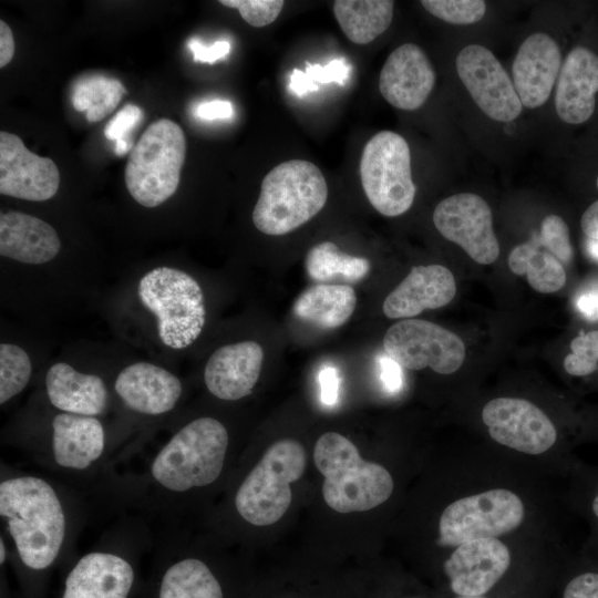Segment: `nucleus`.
<instances>
[{
    "mask_svg": "<svg viewBox=\"0 0 598 598\" xmlns=\"http://www.w3.org/2000/svg\"><path fill=\"white\" fill-rule=\"evenodd\" d=\"M0 514L25 566L40 570L54 561L64 540L65 516L49 483L34 476L3 481Z\"/></svg>",
    "mask_w": 598,
    "mask_h": 598,
    "instance_id": "1",
    "label": "nucleus"
},
{
    "mask_svg": "<svg viewBox=\"0 0 598 598\" xmlns=\"http://www.w3.org/2000/svg\"><path fill=\"white\" fill-rule=\"evenodd\" d=\"M313 460L323 476V499L338 513L372 509L392 494L389 471L364 461L357 446L340 433H323L316 442Z\"/></svg>",
    "mask_w": 598,
    "mask_h": 598,
    "instance_id": "2",
    "label": "nucleus"
},
{
    "mask_svg": "<svg viewBox=\"0 0 598 598\" xmlns=\"http://www.w3.org/2000/svg\"><path fill=\"white\" fill-rule=\"evenodd\" d=\"M327 197V182L316 164L303 159L282 162L261 182L252 210L254 225L266 235L288 234L313 218Z\"/></svg>",
    "mask_w": 598,
    "mask_h": 598,
    "instance_id": "3",
    "label": "nucleus"
},
{
    "mask_svg": "<svg viewBox=\"0 0 598 598\" xmlns=\"http://www.w3.org/2000/svg\"><path fill=\"white\" fill-rule=\"evenodd\" d=\"M137 295L154 315L165 347L183 350L200 336L206 322L205 297L200 285L186 271L156 267L140 279Z\"/></svg>",
    "mask_w": 598,
    "mask_h": 598,
    "instance_id": "4",
    "label": "nucleus"
},
{
    "mask_svg": "<svg viewBox=\"0 0 598 598\" xmlns=\"http://www.w3.org/2000/svg\"><path fill=\"white\" fill-rule=\"evenodd\" d=\"M228 446L226 427L204 416L182 427L152 464L154 480L172 492H186L215 482L221 473Z\"/></svg>",
    "mask_w": 598,
    "mask_h": 598,
    "instance_id": "5",
    "label": "nucleus"
},
{
    "mask_svg": "<svg viewBox=\"0 0 598 598\" xmlns=\"http://www.w3.org/2000/svg\"><path fill=\"white\" fill-rule=\"evenodd\" d=\"M186 154L182 127L168 118L152 123L133 147L125 167V184L142 206L157 207L178 187Z\"/></svg>",
    "mask_w": 598,
    "mask_h": 598,
    "instance_id": "6",
    "label": "nucleus"
},
{
    "mask_svg": "<svg viewBox=\"0 0 598 598\" xmlns=\"http://www.w3.org/2000/svg\"><path fill=\"white\" fill-rule=\"evenodd\" d=\"M306 465V451L300 442L293 439L275 442L236 493L239 515L256 526L278 522L291 503L290 484L302 476Z\"/></svg>",
    "mask_w": 598,
    "mask_h": 598,
    "instance_id": "7",
    "label": "nucleus"
},
{
    "mask_svg": "<svg viewBox=\"0 0 598 598\" xmlns=\"http://www.w3.org/2000/svg\"><path fill=\"white\" fill-rule=\"evenodd\" d=\"M360 177L368 200L380 214L395 217L408 212L416 188L404 137L392 131L373 135L362 151Z\"/></svg>",
    "mask_w": 598,
    "mask_h": 598,
    "instance_id": "8",
    "label": "nucleus"
},
{
    "mask_svg": "<svg viewBox=\"0 0 598 598\" xmlns=\"http://www.w3.org/2000/svg\"><path fill=\"white\" fill-rule=\"evenodd\" d=\"M525 515L519 496L505 488H492L458 498L447 505L439 522L440 546L496 538L516 529Z\"/></svg>",
    "mask_w": 598,
    "mask_h": 598,
    "instance_id": "9",
    "label": "nucleus"
},
{
    "mask_svg": "<svg viewBox=\"0 0 598 598\" xmlns=\"http://www.w3.org/2000/svg\"><path fill=\"white\" fill-rule=\"evenodd\" d=\"M385 353L402 368L426 367L440 374L457 371L465 359L462 339L445 328L421 319H403L391 326L383 338Z\"/></svg>",
    "mask_w": 598,
    "mask_h": 598,
    "instance_id": "10",
    "label": "nucleus"
},
{
    "mask_svg": "<svg viewBox=\"0 0 598 598\" xmlns=\"http://www.w3.org/2000/svg\"><path fill=\"white\" fill-rule=\"evenodd\" d=\"M433 223L447 240L458 245L477 264L489 265L499 255L488 204L473 193H460L441 200Z\"/></svg>",
    "mask_w": 598,
    "mask_h": 598,
    "instance_id": "11",
    "label": "nucleus"
},
{
    "mask_svg": "<svg viewBox=\"0 0 598 598\" xmlns=\"http://www.w3.org/2000/svg\"><path fill=\"white\" fill-rule=\"evenodd\" d=\"M456 71L476 105L492 120L511 122L523 105L513 81L495 55L480 44L463 48L456 58Z\"/></svg>",
    "mask_w": 598,
    "mask_h": 598,
    "instance_id": "12",
    "label": "nucleus"
},
{
    "mask_svg": "<svg viewBox=\"0 0 598 598\" xmlns=\"http://www.w3.org/2000/svg\"><path fill=\"white\" fill-rule=\"evenodd\" d=\"M482 419L495 442L522 453L542 454L557 440L550 419L524 399H493L483 408Z\"/></svg>",
    "mask_w": 598,
    "mask_h": 598,
    "instance_id": "13",
    "label": "nucleus"
},
{
    "mask_svg": "<svg viewBox=\"0 0 598 598\" xmlns=\"http://www.w3.org/2000/svg\"><path fill=\"white\" fill-rule=\"evenodd\" d=\"M60 185L55 163L29 151L16 134L0 132V194L32 202L52 198Z\"/></svg>",
    "mask_w": 598,
    "mask_h": 598,
    "instance_id": "14",
    "label": "nucleus"
},
{
    "mask_svg": "<svg viewBox=\"0 0 598 598\" xmlns=\"http://www.w3.org/2000/svg\"><path fill=\"white\" fill-rule=\"evenodd\" d=\"M511 565L507 546L496 538H482L458 545L443 569L457 596H483L504 576Z\"/></svg>",
    "mask_w": 598,
    "mask_h": 598,
    "instance_id": "15",
    "label": "nucleus"
},
{
    "mask_svg": "<svg viewBox=\"0 0 598 598\" xmlns=\"http://www.w3.org/2000/svg\"><path fill=\"white\" fill-rule=\"evenodd\" d=\"M435 84V72L424 51L404 43L386 58L379 76V90L392 106L413 111L426 101Z\"/></svg>",
    "mask_w": 598,
    "mask_h": 598,
    "instance_id": "16",
    "label": "nucleus"
},
{
    "mask_svg": "<svg viewBox=\"0 0 598 598\" xmlns=\"http://www.w3.org/2000/svg\"><path fill=\"white\" fill-rule=\"evenodd\" d=\"M561 68V53L556 41L544 32H535L520 44L513 62V84L522 105L542 106L549 97Z\"/></svg>",
    "mask_w": 598,
    "mask_h": 598,
    "instance_id": "17",
    "label": "nucleus"
},
{
    "mask_svg": "<svg viewBox=\"0 0 598 598\" xmlns=\"http://www.w3.org/2000/svg\"><path fill=\"white\" fill-rule=\"evenodd\" d=\"M264 361L256 341L225 344L213 352L204 369L207 390L220 400L236 401L251 393Z\"/></svg>",
    "mask_w": 598,
    "mask_h": 598,
    "instance_id": "18",
    "label": "nucleus"
},
{
    "mask_svg": "<svg viewBox=\"0 0 598 598\" xmlns=\"http://www.w3.org/2000/svg\"><path fill=\"white\" fill-rule=\"evenodd\" d=\"M114 389L128 409L147 415L173 410L183 391L174 373L150 362L125 367L117 374Z\"/></svg>",
    "mask_w": 598,
    "mask_h": 598,
    "instance_id": "19",
    "label": "nucleus"
},
{
    "mask_svg": "<svg viewBox=\"0 0 598 598\" xmlns=\"http://www.w3.org/2000/svg\"><path fill=\"white\" fill-rule=\"evenodd\" d=\"M456 282L442 265L415 266L385 298L382 309L390 319H410L423 310L436 309L452 301Z\"/></svg>",
    "mask_w": 598,
    "mask_h": 598,
    "instance_id": "20",
    "label": "nucleus"
},
{
    "mask_svg": "<svg viewBox=\"0 0 598 598\" xmlns=\"http://www.w3.org/2000/svg\"><path fill=\"white\" fill-rule=\"evenodd\" d=\"M598 92V55L584 47L573 49L561 64L555 93L560 120L569 124L586 122L595 111Z\"/></svg>",
    "mask_w": 598,
    "mask_h": 598,
    "instance_id": "21",
    "label": "nucleus"
},
{
    "mask_svg": "<svg viewBox=\"0 0 598 598\" xmlns=\"http://www.w3.org/2000/svg\"><path fill=\"white\" fill-rule=\"evenodd\" d=\"M133 580V568L122 557L91 553L68 575L62 598H127Z\"/></svg>",
    "mask_w": 598,
    "mask_h": 598,
    "instance_id": "22",
    "label": "nucleus"
},
{
    "mask_svg": "<svg viewBox=\"0 0 598 598\" xmlns=\"http://www.w3.org/2000/svg\"><path fill=\"white\" fill-rule=\"evenodd\" d=\"M61 249L55 229L47 221L21 212L0 214V255L28 265L52 260Z\"/></svg>",
    "mask_w": 598,
    "mask_h": 598,
    "instance_id": "23",
    "label": "nucleus"
},
{
    "mask_svg": "<svg viewBox=\"0 0 598 598\" xmlns=\"http://www.w3.org/2000/svg\"><path fill=\"white\" fill-rule=\"evenodd\" d=\"M45 389L51 404L64 413L95 416L107 405L104 381L65 362H56L48 369Z\"/></svg>",
    "mask_w": 598,
    "mask_h": 598,
    "instance_id": "24",
    "label": "nucleus"
},
{
    "mask_svg": "<svg viewBox=\"0 0 598 598\" xmlns=\"http://www.w3.org/2000/svg\"><path fill=\"white\" fill-rule=\"evenodd\" d=\"M52 430L54 460L62 467L84 470L103 453L104 429L95 416L60 413Z\"/></svg>",
    "mask_w": 598,
    "mask_h": 598,
    "instance_id": "25",
    "label": "nucleus"
},
{
    "mask_svg": "<svg viewBox=\"0 0 598 598\" xmlns=\"http://www.w3.org/2000/svg\"><path fill=\"white\" fill-rule=\"evenodd\" d=\"M357 305L354 289L346 283H317L296 299L293 315L320 329H336L352 316Z\"/></svg>",
    "mask_w": 598,
    "mask_h": 598,
    "instance_id": "26",
    "label": "nucleus"
},
{
    "mask_svg": "<svg viewBox=\"0 0 598 598\" xmlns=\"http://www.w3.org/2000/svg\"><path fill=\"white\" fill-rule=\"evenodd\" d=\"M394 2L390 0H337L333 14L346 37L355 44H367L391 24Z\"/></svg>",
    "mask_w": 598,
    "mask_h": 598,
    "instance_id": "27",
    "label": "nucleus"
},
{
    "mask_svg": "<svg viewBox=\"0 0 598 598\" xmlns=\"http://www.w3.org/2000/svg\"><path fill=\"white\" fill-rule=\"evenodd\" d=\"M508 266L515 275H526L530 287L542 293L555 292L566 282L563 264L534 239L512 250Z\"/></svg>",
    "mask_w": 598,
    "mask_h": 598,
    "instance_id": "28",
    "label": "nucleus"
},
{
    "mask_svg": "<svg viewBox=\"0 0 598 598\" xmlns=\"http://www.w3.org/2000/svg\"><path fill=\"white\" fill-rule=\"evenodd\" d=\"M305 268L307 275L320 283L330 281L353 283L368 275L370 261L340 251L331 241H323L307 252Z\"/></svg>",
    "mask_w": 598,
    "mask_h": 598,
    "instance_id": "29",
    "label": "nucleus"
},
{
    "mask_svg": "<svg viewBox=\"0 0 598 598\" xmlns=\"http://www.w3.org/2000/svg\"><path fill=\"white\" fill-rule=\"evenodd\" d=\"M159 598H223V590L206 564L186 558L166 570Z\"/></svg>",
    "mask_w": 598,
    "mask_h": 598,
    "instance_id": "30",
    "label": "nucleus"
},
{
    "mask_svg": "<svg viewBox=\"0 0 598 598\" xmlns=\"http://www.w3.org/2000/svg\"><path fill=\"white\" fill-rule=\"evenodd\" d=\"M125 93L118 80L94 75L75 84L72 104L76 111L86 113L89 122H99L114 111Z\"/></svg>",
    "mask_w": 598,
    "mask_h": 598,
    "instance_id": "31",
    "label": "nucleus"
},
{
    "mask_svg": "<svg viewBox=\"0 0 598 598\" xmlns=\"http://www.w3.org/2000/svg\"><path fill=\"white\" fill-rule=\"evenodd\" d=\"M32 363L21 347L1 342L0 344V403L4 404L18 395L29 383Z\"/></svg>",
    "mask_w": 598,
    "mask_h": 598,
    "instance_id": "32",
    "label": "nucleus"
},
{
    "mask_svg": "<svg viewBox=\"0 0 598 598\" xmlns=\"http://www.w3.org/2000/svg\"><path fill=\"white\" fill-rule=\"evenodd\" d=\"M351 66L344 59H334L327 65L306 63V71L293 69L290 74L289 90L302 96L315 92L320 84L338 83L342 85L349 78Z\"/></svg>",
    "mask_w": 598,
    "mask_h": 598,
    "instance_id": "33",
    "label": "nucleus"
},
{
    "mask_svg": "<svg viewBox=\"0 0 598 598\" xmlns=\"http://www.w3.org/2000/svg\"><path fill=\"white\" fill-rule=\"evenodd\" d=\"M421 4L432 16L453 24L478 22L486 12L482 0H423Z\"/></svg>",
    "mask_w": 598,
    "mask_h": 598,
    "instance_id": "34",
    "label": "nucleus"
},
{
    "mask_svg": "<svg viewBox=\"0 0 598 598\" xmlns=\"http://www.w3.org/2000/svg\"><path fill=\"white\" fill-rule=\"evenodd\" d=\"M571 353L564 360L567 373L586 377L598 370V330L580 332L570 343Z\"/></svg>",
    "mask_w": 598,
    "mask_h": 598,
    "instance_id": "35",
    "label": "nucleus"
},
{
    "mask_svg": "<svg viewBox=\"0 0 598 598\" xmlns=\"http://www.w3.org/2000/svg\"><path fill=\"white\" fill-rule=\"evenodd\" d=\"M533 239L540 247L554 255L561 264H569L571 261L574 250L570 243L569 229L560 216H546L542 221L539 235Z\"/></svg>",
    "mask_w": 598,
    "mask_h": 598,
    "instance_id": "36",
    "label": "nucleus"
},
{
    "mask_svg": "<svg viewBox=\"0 0 598 598\" xmlns=\"http://www.w3.org/2000/svg\"><path fill=\"white\" fill-rule=\"evenodd\" d=\"M220 4L237 9L250 25L262 28L274 22L280 14L282 0H220Z\"/></svg>",
    "mask_w": 598,
    "mask_h": 598,
    "instance_id": "37",
    "label": "nucleus"
},
{
    "mask_svg": "<svg viewBox=\"0 0 598 598\" xmlns=\"http://www.w3.org/2000/svg\"><path fill=\"white\" fill-rule=\"evenodd\" d=\"M142 110L134 104L124 105L106 124L104 135L107 140H125V135L132 131L142 120Z\"/></svg>",
    "mask_w": 598,
    "mask_h": 598,
    "instance_id": "38",
    "label": "nucleus"
},
{
    "mask_svg": "<svg viewBox=\"0 0 598 598\" xmlns=\"http://www.w3.org/2000/svg\"><path fill=\"white\" fill-rule=\"evenodd\" d=\"M563 598H598V571H584L566 585Z\"/></svg>",
    "mask_w": 598,
    "mask_h": 598,
    "instance_id": "39",
    "label": "nucleus"
},
{
    "mask_svg": "<svg viewBox=\"0 0 598 598\" xmlns=\"http://www.w3.org/2000/svg\"><path fill=\"white\" fill-rule=\"evenodd\" d=\"M379 374L384 389L390 393L399 392L403 386L402 367L386 353L379 358Z\"/></svg>",
    "mask_w": 598,
    "mask_h": 598,
    "instance_id": "40",
    "label": "nucleus"
},
{
    "mask_svg": "<svg viewBox=\"0 0 598 598\" xmlns=\"http://www.w3.org/2000/svg\"><path fill=\"white\" fill-rule=\"evenodd\" d=\"M189 50L193 52L195 62L214 63L225 58L230 51L228 41H216L209 47L204 45L197 39L188 42Z\"/></svg>",
    "mask_w": 598,
    "mask_h": 598,
    "instance_id": "41",
    "label": "nucleus"
},
{
    "mask_svg": "<svg viewBox=\"0 0 598 598\" xmlns=\"http://www.w3.org/2000/svg\"><path fill=\"white\" fill-rule=\"evenodd\" d=\"M575 306L585 318L598 320V281H592L579 290Z\"/></svg>",
    "mask_w": 598,
    "mask_h": 598,
    "instance_id": "42",
    "label": "nucleus"
},
{
    "mask_svg": "<svg viewBox=\"0 0 598 598\" xmlns=\"http://www.w3.org/2000/svg\"><path fill=\"white\" fill-rule=\"evenodd\" d=\"M318 380L320 384L321 401L326 405H333L338 399L339 391V374L336 368L326 365L319 374Z\"/></svg>",
    "mask_w": 598,
    "mask_h": 598,
    "instance_id": "43",
    "label": "nucleus"
},
{
    "mask_svg": "<svg viewBox=\"0 0 598 598\" xmlns=\"http://www.w3.org/2000/svg\"><path fill=\"white\" fill-rule=\"evenodd\" d=\"M234 110L229 101L214 100L198 105L196 115L203 120L213 121L217 118H229Z\"/></svg>",
    "mask_w": 598,
    "mask_h": 598,
    "instance_id": "44",
    "label": "nucleus"
},
{
    "mask_svg": "<svg viewBox=\"0 0 598 598\" xmlns=\"http://www.w3.org/2000/svg\"><path fill=\"white\" fill-rule=\"evenodd\" d=\"M14 40L10 27L0 21V68L6 66L13 58Z\"/></svg>",
    "mask_w": 598,
    "mask_h": 598,
    "instance_id": "45",
    "label": "nucleus"
},
{
    "mask_svg": "<svg viewBox=\"0 0 598 598\" xmlns=\"http://www.w3.org/2000/svg\"><path fill=\"white\" fill-rule=\"evenodd\" d=\"M580 225L587 238L598 239V200L584 212Z\"/></svg>",
    "mask_w": 598,
    "mask_h": 598,
    "instance_id": "46",
    "label": "nucleus"
},
{
    "mask_svg": "<svg viewBox=\"0 0 598 598\" xmlns=\"http://www.w3.org/2000/svg\"><path fill=\"white\" fill-rule=\"evenodd\" d=\"M586 249L589 256L598 261V239L587 238Z\"/></svg>",
    "mask_w": 598,
    "mask_h": 598,
    "instance_id": "47",
    "label": "nucleus"
},
{
    "mask_svg": "<svg viewBox=\"0 0 598 598\" xmlns=\"http://www.w3.org/2000/svg\"><path fill=\"white\" fill-rule=\"evenodd\" d=\"M130 148H131L130 142H127L126 140H117L114 151L116 155L122 156L126 154L130 151Z\"/></svg>",
    "mask_w": 598,
    "mask_h": 598,
    "instance_id": "48",
    "label": "nucleus"
},
{
    "mask_svg": "<svg viewBox=\"0 0 598 598\" xmlns=\"http://www.w3.org/2000/svg\"><path fill=\"white\" fill-rule=\"evenodd\" d=\"M590 512L592 517L598 522V488L590 499Z\"/></svg>",
    "mask_w": 598,
    "mask_h": 598,
    "instance_id": "49",
    "label": "nucleus"
},
{
    "mask_svg": "<svg viewBox=\"0 0 598 598\" xmlns=\"http://www.w3.org/2000/svg\"><path fill=\"white\" fill-rule=\"evenodd\" d=\"M6 559V547L3 540H0V563L2 564Z\"/></svg>",
    "mask_w": 598,
    "mask_h": 598,
    "instance_id": "50",
    "label": "nucleus"
},
{
    "mask_svg": "<svg viewBox=\"0 0 598 598\" xmlns=\"http://www.w3.org/2000/svg\"><path fill=\"white\" fill-rule=\"evenodd\" d=\"M456 598H486V597H483V596H475V597H472V596H457Z\"/></svg>",
    "mask_w": 598,
    "mask_h": 598,
    "instance_id": "51",
    "label": "nucleus"
},
{
    "mask_svg": "<svg viewBox=\"0 0 598 598\" xmlns=\"http://www.w3.org/2000/svg\"><path fill=\"white\" fill-rule=\"evenodd\" d=\"M596 185H597V188H598V177H597V179H596Z\"/></svg>",
    "mask_w": 598,
    "mask_h": 598,
    "instance_id": "52",
    "label": "nucleus"
}]
</instances>
